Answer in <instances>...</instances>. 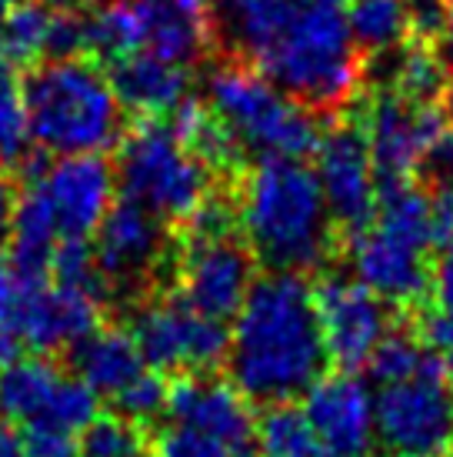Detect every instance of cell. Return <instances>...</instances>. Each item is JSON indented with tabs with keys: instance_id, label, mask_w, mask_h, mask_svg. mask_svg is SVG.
Listing matches in <instances>:
<instances>
[{
	"instance_id": "cell-1",
	"label": "cell",
	"mask_w": 453,
	"mask_h": 457,
	"mask_svg": "<svg viewBox=\"0 0 453 457\" xmlns=\"http://www.w3.org/2000/svg\"><path fill=\"white\" fill-rule=\"evenodd\" d=\"M214 44L264 71L320 120H337L367 90L343 0H220Z\"/></svg>"
},
{
	"instance_id": "cell-2",
	"label": "cell",
	"mask_w": 453,
	"mask_h": 457,
	"mask_svg": "<svg viewBox=\"0 0 453 457\" xmlns=\"http://www.w3.org/2000/svg\"><path fill=\"white\" fill-rule=\"evenodd\" d=\"M314 284L297 270H267L251 284L234 318L226 374L251 404H290L327 368Z\"/></svg>"
},
{
	"instance_id": "cell-3",
	"label": "cell",
	"mask_w": 453,
	"mask_h": 457,
	"mask_svg": "<svg viewBox=\"0 0 453 457\" xmlns=\"http://www.w3.org/2000/svg\"><path fill=\"white\" fill-rule=\"evenodd\" d=\"M237 224L257 264L267 270L310 274L340 241L317 170L301 157L253 161L237 174Z\"/></svg>"
},
{
	"instance_id": "cell-4",
	"label": "cell",
	"mask_w": 453,
	"mask_h": 457,
	"mask_svg": "<svg viewBox=\"0 0 453 457\" xmlns=\"http://www.w3.org/2000/svg\"><path fill=\"white\" fill-rule=\"evenodd\" d=\"M24 97L30 134L44 154H103L124 137V104L94 57L70 54L40 61L27 71Z\"/></svg>"
},
{
	"instance_id": "cell-5",
	"label": "cell",
	"mask_w": 453,
	"mask_h": 457,
	"mask_svg": "<svg viewBox=\"0 0 453 457\" xmlns=\"http://www.w3.org/2000/svg\"><path fill=\"white\" fill-rule=\"evenodd\" d=\"M203 104L234 137L243 161L307 157L317 151L327 124L284 94L264 71L234 57L207 71Z\"/></svg>"
},
{
	"instance_id": "cell-6",
	"label": "cell",
	"mask_w": 453,
	"mask_h": 457,
	"mask_svg": "<svg viewBox=\"0 0 453 457\" xmlns=\"http://www.w3.org/2000/svg\"><path fill=\"white\" fill-rule=\"evenodd\" d=\"M430 194L414 180L380 184L377 214L350 237L353 278L387 304L414 307L430 297Z\"/></svg>"
},
{
	"instance_id": "cell-7",
	"label": "cell",
	"mask_w": 453,
	"mask_h": 457,
	"mask_svg": "<svg viewBox=\"0 0 453 457\" xmlns=\"http://www.w3.org/2000/svg\"><path fill=\"white\" fill-rule=\"evenodd\" d=\"M113 170L127 201H137L170 228H184L201 211L217 178L164 117H147L134 130H124Z\"/></svg>"
},
{
	"instance_id": "cell-8",
	"label": "cell",
	"mask_w": 453,
	"mask_h": 457,
	"mask_svg": "<svg viewBox=\"0 0 453 457\" xmlns=\"http://www.w3.org/2000/svg\"><path fill=\"white\" fill-rule=\"evenodd\" d=\"M214 47V27L187 0H101L84 13V57L120 61L153 54L180 67L201 64Z\"/></svg>"
},
{
	"instance_id": "cell-9",
	"label": "cell",
	"mask_w": 453,
	"mask_h": 457,
	"mask_svg": "<svg viewBox=\"0 0 453 457\" xmlns=\"http://www.w3.org/2000/svg\"><path fill=\"white\" fill-rule=\"evenodd\" d=\"M103 324V301L51 278H24L0 257V330L24 351L67 354Z\"/></svg>"
},
{
	"instance_id": "cell-10",
	"label": "cell",
	"mask_w": 453,
	"mask_h": 457,
	"mask_svg": "<svg viewBox=\"0 0 453 457\" xmlns=\"http://www.w3.org/2000/svg\"><path fill=\"white\" fill-rule=\"evenodd\" d=\"M127 330L144 361L164 374H207L224 364L230 347L224 320L201 314L177 291H157L137 301Z\"/></svg>"
},
{
	"instance_id": "cell-11",
	"label": "cell",
	"mask_w": 453,
	"mask_h": 457,
	"mask_svg": "<svg viewBox=\"0 0 453 457\" xmlns=\"http://www.w3.org/2000/svg\"><path fill=\"white\" fill-rule=\"evenodd\" d=\"M377 441L391 454H447L453 447V387L433 354L420 370L377 384Z\"/></svg>"
},
{
	"instance_id": "cell-12",
	"label": "cell",
	"mask_w": 453,
	"mask_h": 457,
	"mask_svg": "<svg viewBox=\"0 0 453 457\" xmlns=\"http://www.w3.org/2000/svg\"><path fill=\"white\" fill-rule=\"evenodd\" d=\"M257 257L240 228L217 234H180L174 257V291L214 320L237 318L257 280Z\"/></svg>"
},
{
	"instance_id": "cell-13",
	"label": "cell",
	"mask_w": 453,
	"mask_h": 457,
	"mask_svg": "<svg viewBox=\"0 0 453 457\" xmlns=\"http://www.w3.org/2000/svg\"><path fill=\"white\" fill-rule=\"evenodd\" d=\"M170 237V224L137 201H113L101 228L94 230V257L101 274L111 284L113 297H134L144 301L161 270L174 264L177 247Z\"/></svg>"
},
{
	"instance_id": "cell-14",
	"label": "cell",
	"mask_w": 453,
	"mask_h": 457,
	"mask_svg": "<svg viewBox=\"0 0 453 457\" xmlns=\"http://www.w3.org/2000/svg\"><path fill=\"white\" fill-rule=\"evenodd\" d=\"M317 180L324 187L340 237H353L377 214V170L367 147V134L357 117L327 120L317 144Z\"/></svg>"
},
{
	"instance_id": "cell-15",
	"label": "cell",
	"mask_w": 453,
	"mask_h": 457,
	"mask_svg": "<svg viewBox=\"0 0 453 457\" xmlns=\"http://www.w3.org/2000/svg\"><path fill=\"white\" fill-rule=\"evenodd\" d=\"M364 107H350L367 134L377 184L410 180L433 137L443 130V114L433 104H416L393 90H364Z\"/></svg>"
},
{
	"instance_id": "cell-16",
	"label": "cell",
	"mask_w": 453,
	"mask_h": 457,
	"mask_svg": "<svg viewBox=\"0 0 453 457\" xmlns=\"http://www.w3.org/2000/svg\"><path fill=\"white\" fill-rule=\"evenodd\" d=\"M27 187L51 211L61 241H87L113 207L117 170L101 154H74L54 164H30Z\"/></svg>"
},
{
	"instance_id": "cell-17",
	"label": "cell",
	"mask_w": 453,
	"mask_h": 457,
	"mask_svg": "<svg viewBox=\"0 0 453 457\" xmlns=\"http://www.w3.org/2000/svg\"><path fill=\"white\" fill-rule=\"evenodd\" d=\"M314 297L327 354L340 370L367 368L380 341L391 334V304L367 284L343 274H327L314 287Z\"/></svg>"
},
{
	"instance_id": "cell-18",
	"label": "cell",
	"mask_w": 453,
	"mask_h": 457,
	"mask_svg": "<svg viewBox=\"0 0 453 457\" xmlns=\"http://www.w3.org/2000/svg\"><path fill=\"white\" fill-rule=\"evenodd\" d=\"M167 418L217 437L237 457L257 451V418L251 401L230 381L207 374H174L167 394Z\"/></svg>"
},
{
	"instance_id": "cell-19",
	"label": "cell",
	"mask_w": 453,
	"mask_h": 457,
	"mask_svg": "<svg viewBox=\"0 0 453 457\" xmlns=\"http://www.w3.org/2000/svg\"><path fill=\"white\" fill-rule=\"evenodd\" d=\"M303 418L320 441L337 447L347 457H367L377 441L374 420V394L353 370L324 374L320 381L303 394Z\"/></svg>"
},
{
	"instance_id": "cell-20",
	"label": "cell",
	"mask_w": 453,
	"mask_h": 457,
	"mask_svg": "<svg viewBox=\"0 0 453 457\" xmlns=\"http://www.w3.org/2000/svg\"><path fill=\"white\" fill-rule=\"evenodd\" d=\"M111 80L127 114L167 117L190 97V67L161 61L153 54H127L113 61Z\"/></svg>"
},
{
	"instance_id": "cell-21",
	"label": "cell",
	"mask_w": 453,
	"mask_h": 457,
	"mask_svg": "<svg viewBox=\"0 0 453 457\" xmlns=\"http://www.w3.org/2000/svg\"><path fill=\"white\" fill-rule=\"evenodd\" d=\"M67 354H70V368L77 378L97 397H111V401L151 368L140 354L134 334L113 324H101L97 330H90Z\"/></svg>"
},
{
	"instance_id": "cell-22",
	"label": "cell",
	"mask_w": 453,
	"mask_h": 457,
	"mask_svg": "<svg viewBox=\"0 0 453 457\" xmlns=\"http://www.w3.org/2000/svg\"><path fill=\"white\" fill-rule=\"evenodd\" d=\"M67 370L47 361V354L17 357L7 368H0V414L17 428L44 420L51 414Z\"/></svg>"
},
{
	"instance_id": "cell-23",
	"label": "cell",
	"mask_w": 453,
	"mask_h": 457,
	"mask_svg": "<svg viewBox=\"0 0 453 457\" xmlns=\"http://www.w3.org/2000/svg\"><path fill=\"white\" fill-rule=\"evenodd\" d=\"M57 21L40 0H21L17 7L0 13V67L4 71H30L40 61L57 54Z\"/></svg>"
},
{
	"instance_id": "cell-24",
	"label": "cell",
	"mask_w": 453,
	"mask_h": 457,
	"mask_svg": "<svg viewBox=\"0 0 453 457\" xmlns=\"http://www.w3.org/2000/svg\"><path fill=\"white\" fill-rule=\"evenodd\" d=\"M347 24L364 61L387 54L414 37L410 0H350Z\"/></svg>"
},
{
	"instance_id": "cell-25",
	"label": "cell",
	"mask_w": 453,
	"mask_h": 457,
	"mask_svg": "<svg viewBox=\"0 0 453 457\" xmlns=\"http://www.w3.org/2000/svg\"><path fill=\"white\" fill-rule=\"evenodd\" d=\"M257 451L264 457H347L320 441L301 407L274 404L257 420Z\"/></svg>"
},
{
	"instance_id": "cell-26",
	"label": "cell",
	"mask_w": 453,
	"mask_h": 457,
	"mask_svg": "<svg viewBox=\"0 0 453 457\" xmlns=\"http://www.w3.org/2000/svg\"><path fill=\"white\" fill-rule=\"evenodd\" d=\"M34 134L27 114L24 80L0 67V170H21L34 164Z\"/></svg>"
},
{
	"instance_id": "cell-27",
	"label": "cell",
	"mask_w": 453,
	"mask_h": 457,
	"mask_svg": "<svg viewBox=\"0 0 453 457\" xmlns=\"http://www.w3.org/2000/svg\"><path fill=\"white\" fill-rule=\"evenodd\" d=\"M80 457H153V437L140 420L97 411V418L80 431Z\"/></svg>"
},
{
	"instance_id": "cell-28",
	"label": "cell",
	"mask_w": 453,
	"mask_h": 457,
	"mask_svg": "<svg viewBox=\"0 0 453 457\" xmlns=\"http://www.w3.org/2000/svg\"><path fill=\"white\" fill-rule=\"evenodd\" d=\"M427 361H433V351L424 344V337H416L410 330L391 328V334L380 341V347L374 351L367 368L374 374V381L387 384V381H397V378H407V374L420 370Z\"/></svg>"
},
{
	"instance_id": "cell-29",
	"label": "cell",
	"mask_w": 453,
	"mask_h": 457,
	"mask_svg": "<svg viewBox=\"0 0 453 457\" xmlns=\"http://www.w3.org/2000/svg\"><path fill=\"white\" fill-rule=\"evenodd\" d=\"M167 394H170V381H167L164 370L147 368L124 394L113 397L111 407L117 414H127V418L140 420V424H151V420H157L161 414H167Z\"/></svg>"
},
{
	"instance_id": "cell-30",
	"label": "cell",
	"mask_w": 453,
	"mask_h": 457,
	"mask_svg": "<svg viewBox=\"0 0 453 457\" xmlns=\"http://www.w3.org/2000/svg\"><path fill=\"white\" fill-rule=\"evenodd\" d=\"M153 457H237L217 437L170 420L164 431L153 434Z\"/></svg>"
},
{
	"instance_id": "cell-31",
	"label": "cell",
	"mask_w": 453,
	"mask_h": 457,
	"mask_svg": "<svg viewBox=\"0 0 453 457\" xmlns=\"http://www.w3.org/2000/svg\"><path fill=\"white\" fill-rule=\"evenodd\" d=\"M21 441H24V457H80V434L54 424H24Z\"/></svg>"
},
{
	"instance_id": "cell-32",
	"label": "cell",
	"mask_w": 453,
	"mask_h": 457,
	"mask_svg": "<svg viewBox=\"0 0 453 457\" xmlns=\"http://www.w3.org/2000/svg\"><path fill=\"white\" fill-rule=\"evenodd\" d=\"M420 178L427 180L430 191H443L453 194V128L441 130L433 144L427 147L424 161H420Z\"/></svg>"
},
{
	"instance_id": "cell-33",
	"label": "cell",
	"mask_w": 453,
	"mask_h": 457,
	"mask_svg": "<svg viewBox=\"0 0 453 457\" xmlns=\"http://www.w3.org/2000/svg\"><path fill=\"white\" fill-rule=\"evenodd\" d=\"M424 344L437 354L443 374L453 384V318H447L441 311H430L424 318Z\"/></svg>"
},
{
	"instance_id": "cell-34",
	"label": "cell",
	"mask_w": 453,
	"mask_h": 457,
	"mask_svg": "<svg viewBox=\"0 0 453 457\" xmlns=\"http://www.w3.org/2000/svg\"><path fill=\"white\" fill-rule=\"evenodd\" d=\"M430 241L441 251L453 247V194L430 191Z\"/></svg>"
},
{
	"instance_id": "cell-35",
	"label": "cell",
	"mask_w": 453,
	"mask_h": 457,
	"mask_svg": "<svg viewBox=\"0 0 453 457\" xmlns=\"http://www.w3.org/2000/svg\"><path fill=\"white\" fill-rule=\"evenodd\" d=\"M430 297H433V311H441L447 318H453V247L443 251L433 264L430 274Z\"/></svg>"
},
{
	"instance_id": "cell-36",
	"label": "cell",
	"mask_w": 453,
	"mask_h": 457,
	"mask_svg": "<svg viewBox=\"0 0 453 457\" xmlns=\"http://www.w3.org/2000/svg\"><path fill=\"white\" fill-rule=\"evenodd\" d=\"M13 204H17V194H13V184L7 178V170H0V254L11 241V220H13Z\"/></svg>"
},
{
	"instance_id": "cell-37",
	"label": "cell",
	"mask_w": 453,
	"mask_h": 457,
	"mask_svg": "<svg viewBox=\"0 0 453 457\" xmlns=\"http://www.w3.org/2000/svg\"><path fill=\"white\" fill-rule=\"evenodd\" d=\"M433 47L441 54L447 74L453 77V0H443V21H441V34L433 40Z\"/></svg>"
},
{
	"instance_id": "cell-38",
	"label": "cell",
	"mask_w": 453,
	"mask_h": 457,
	"mask_svg": "<svg viewBox=\"0 0 453 457\" xmlns=\"http://www.w3.org/2000/svg\"><path fill=\"white\" fill-rule=\"evenodd\" d=\"M0 457H24L21 431H13L11 424H0Z\"/></svg>"
},
{
	"instance_id": "cell-39",
	"label": "cell",
	"mask_w": 453,
	"mask_h": 457,
	"mask_svg": "<svg viewBox=\"0 0 453 457\" xmlns=\"http://www.w3.org/2000/svg\"><path fill=\"white\" fill-rule=\"evenodd\" d=\"M40 4H47L54 13H87V11H94L101 0H40Z\"/></svg>"
},
{
	"instance_id": "cell-40",
	"label": "cell",
	"mask_w": 453,
	"mask_h": 457,
	"mask_svg": "<svg viewBox=\"0 0 453 457\" xmlns=\"http://www.w3.org/2000/svg\"><path fill=\"white\" fill-rule=\"evenodd\" d=\"M441 114L453 117V77H450V84H447V87H443V94H441Z\"/></svg>"
},
{
	"instance_id": "cell-41",
	"label": "cell",
	"mask_w": 453,
	"mask_h": 457,
	"mask_svg": "<svg viewBox=\"0 0 453 457\" xmlns=\"http://www.w3.org/2000/svg\"><path fill=\"white\" fill-rule=\"evenodd\" d=\"M17 4H21V0H0V13H7L11 7H17Z\"/></svg>"
},
{
	"instance_id": "cell-42",
	"label": "cell",
	"mask_w": 453,
	"mask_h": 457,
	"mask_svg": "<svg viewBox=\"0 0 453 457\" xmlns=\"http://www.w3.org/2000/svg\"><path fill=\"white\" fill-rule=\"evenodd\" d=\"M187 4H190V7H201V11H203L207 4H220V0H187Z\"/></svg>"
},
{
	"instance_id": "cell-43",
	"label": "cell",
	"mask_w": 453,
	"mask_h": 457,
	"mask_svg": "<svg viewBox=\"0 0 453 457\" xmlns=\"http://www.w3.org/2000/svg\"><path fill=\"white\" fill-rule=\"evenodd\" d=\"M391 457H443V454H391Z\"/></svg>"
}]
</instances>
